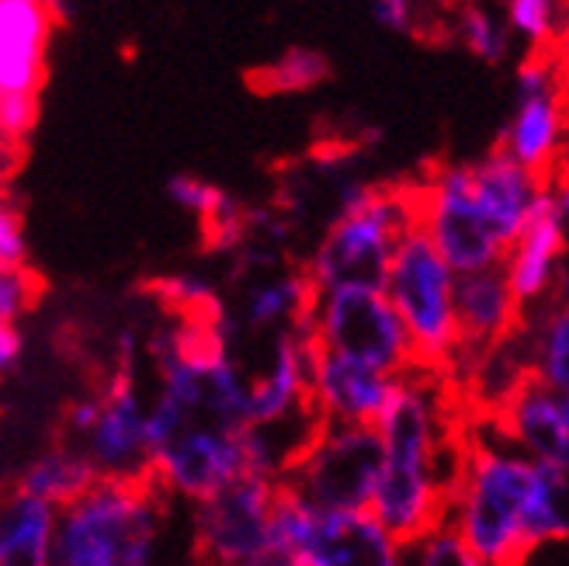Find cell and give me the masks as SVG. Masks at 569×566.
I'll return each instance as SVG.
<instances>
[{
    "label": "cell",
    "mask_w": 569,
    "mask_h": 566,
    "mask_svg": "<svg viewBox=\"0 0 569 566\" xmlns=\"http://www.w3.org/2000/svg\"><path fill=\"white\" fill-rule=\"evenodd\" d=\"M490 428L469 417L448 525L487 566H525L538 546L569 539V473L531 459L493 420Z\"/></svg>",
    "instance_id": "obj_1"
},
{
    "label": "cell",
    "mask_w": 569,
    "mask_h": 566,
    "mask_svg": "<svg viewBox=\"0 0 569 566\" xmlns=\"http://www.w3.org/2000/svg\"><path fill=\"white\" fill-rule=\"evenodd\" d=\"M167 490L153 479H108L60 512L52 566H160Z\"/></svg>",
    "instance_id": "obj_2"
},
{
    "label": "cell",
    "mask_w": 569,
    "mask_h": 566,
    "mask_svg": "<svg viewBox=\"0 0 569 566\" xmlns=\"http://www.w3.org/2000/svg\"><path fill=\"white\" fill-rule=\"evenodd\" d=\"M420 226L417 185H348L340 212L306 265L320 292L365 286L386 289L392 254L400 240Z\"/></svg>",
    "instance_id": "obj_3"
},
{
    "label": "cell",
    "mask_w": 569,
    "mask_h": 566,
    "mask_svg": "<svg viewBox=\"0 0 569 566\" xmlns=\"http://www.w3.org/2000/svg\"><path fill=\"white\" fill-rule=\"evenodd\" d=\"M455 281H459V275L445 261V254L438 250L431 234L423 226H413L392 254L386 296L407 324L417 365L445 376L455 373L462 351Z\"/></svg>",
    "instance_id": "obj_4"
},
{
    "label": "cell",
    "mask_w": 569,
    "mask_h": 566,
    "mask_svg": "<svg viewBox=\"0 0 569 566\" xmlns=\"http://www.w3.org/2000/svg\"><path fill=\"white\" fill-rule=\"evenodd\" d=\"M271 535L296 566H403L400 539L372 512H320L281 479Z\"/></svg>",
    "instance_id": "obj_5"
},
{
    "label": "cell",
    "mask_w": 569,
    "mask_h": 566,
    "mask_svg": "<svg viewBox=\"0 0 569 566\" xmlns=\"http://www.w3.org/2000/svg\"><path fill=\"white\" fill-rule=\"evenodd\" d=\"M382 473L386 441L376 424L327 420L284 484L320 512H372Z\"/></svg>",
    "instance_id": "obj_6"
},
{
    "label": "cell",
    "mask_w": 569,
    "mask_h": 566,
    "mask_svg": "<svg viewBox=\"0 0 569 566\" xmlns=\"http://www.w3.org/2000/svg\"><path fill=\"white\" fill-rule=\"evenodd\" d=\"M306 327L323 348L376 365L389 376H407L420 369L407 324L396 314L386 289L345 286L320 292Z\"/></svg>",
    "instance_id": "obj_7"
},
{
    "label": "cell",
    "mask_w": 569,
    "mask_h": 566,
    "mask_svg": "<svg viewBox=\"0 0 569 566\" xmlns=\"http://www.w3.org/2000/svg\"><path fill=\"white\" fill-rule=\"evenodd\" d=\"M420 226L431 234L455 275L487 271L507 261L510 247L497 237L490 219L482 216L476 202L469 163H445L431 167V175H423Z\"/></svg>",
    "instance_id": "obj_8"
},
{
    "label": "cell",
    "mask_w": 569,
    "mask_h": 566,
    "mask_svg": "<svg viewBox=\"0 0 569 566\" xmlns=\"http://www.w3.org/2000/svg\"><path fill=\"white\" fill-rule=\"evenodd\" d=\"M98 417L77 445L94 459L108 479H153L150 410H142L136 389V337L126 334L119 365L98 389Z\"/></svg>",
    "instance_id": "obj_9"
},
{
    "label": "cell",
    "mask_w": 569,
    "mask_h": 566,
    "mask_svg": "<svg viewBox=\"0 0 569 566\" xmlns=\"http://www.w3.org/2000/svg\"><path fill=\"white\" fill-rule=\"evenodd\" d=\"M281 479L250 473L206 504H194V553L202 566H240L271 543Z\"/></svg>",
    "instance_id": "obj_10"
},
{
    "label": "cell",
    "mask_w": 569,
    "mask_h": 566,
    "mask_svg": "<svg viewBox=\"0 0 569 566\" xmlns=\"http://www.w3.org/2000/svg\"><path fill=\"white\" fill-rule=\"evenodd\" d=\"M264 473L250 428L243 431H184L153 451V476L167 494L206 504L237 479ZM268 476V473H264ZM278 479V476H274Z\"/></svg>",
    "instance_id": "obj_11"
},
{
    "label": "cell",
    "mask_w": 569,
    "mask_h": 566,
    "mask_svg": "<svg viewBox=\"0 0 569 566\" xmlns=\"http://www.w3.org/2000/svg\"><path fill=\"white\" fill-rule=\"evenodd\" d=\"M455 309H459L462 351L451 379H462L482 355L510 341L528 320V309L521 306L515 286H510L503 265L459 275V281H455Z\"/></svg>",
    "instance_id": "obj_12"
},
{
    "label": "cell",
    "mask_w": 569,
    "mask_h": 566,
    "mask_svg": "<svg viewBox=\"0 0 569 566\" xmlns=\"http://www.w3.org/2000/svg\"><path fill=\"white\" fill-rule=\"evenodd\" d=\"M309 345V396L330 424H379L396 376L323 348L302 324Z\"/></svg>",
    "instance_id": "obj_13"
},
{
    "label": "cell",
    "mask_w": 569,
    "mask_h": 566,
    "mask_svg": "<svg viewBox=\"0 0 569 566\" xmlns=\"http://www.w3.org/2000/svg\"><path fill=\"white\" fill-rule=\"evenodd\" d=\"M566 258H569V222L559 209L556 191L546 188L538 206L531 209L528 226L503 261L510 286H515L528 314L535 306L552 302Z\"/></svg>",
    "instance_id": "obj_14"
},
{
    "label": "cell",
    "mask_w": 569,
    "mask_h": 566,
    "mask_svg": "<svg viewBox=\"0 0 569 566\" xmlns=\"http://www.w3.org/2000/svg\"><path fill=\"white\" fill-rule=\"evenodd\" d=\"M490 420L531 459L569 473V400L552 393L546 383L528 376Z\"/></svg>",
    "instance_id": "obj_15"
},
{
    "label": "cell",
    "mask_w": 569,
    "mask_h": 566,
    "mask_svg": "<svg viewBox=\"0 0 569 566\" xmlns=\"http://www.w3.org/2000/svg\"><path fill=\"white\" fill-rule=\"evenodd\" d=\"M56 0H0V98H39Z\"/></svg>",
    "instance_id": "obj_16"
},
{
    "label": "cell",
    "mask_w": 569,
    "mask_h": 566,
    "mask_svg": "<svg viewBox=\"0 0 569 566\" xmlns=\"http://www.w3.org/2000/svg\"><path fill=\"white\" fill-rule=\"evenodd\" d=\"M469 167H472V191L482 216L490 219V226L507 247H515V240L531 219V209L538 206V198H542L549 185L542 178H535L528 167H521L500 147H493L487 157Z\"/></svg>",
    "instance_id": "obj_17"
},
{
    "label": "cell",
    "mask_w": 569,
    "mask_h": 566,
    "mask_svg": "<svg viewBox=\"0 0 569 566\" xmlns=\"http://www.w3.org/2000/svg\"><path fill=\"white\" fill-rule=\"evenodd\" d=\"M101 479L94 459L83 451V445L63 438L49 445L42 456H36L28 463L18 479H14V490L28 494V497H39L52 507H70L73 500H80L94 484Z\"/></svg>",
    "instance_id": "obj_18"
},
{
    "label": "cell",
    "mask_w": 569,
    "mask_h": 566,
    "mask_svg": "<svg viewBox=\"0 0 569 566\" xmlns=\"http://www.w3.org/2000/svg\"><path fill=\"white\" fill-rule=\"evenodd\" d=\"M56 528L60 507L14 490L0 525V566H52Z\"/></svg>",
    "instance_id": "obj_19"
},
{
    "label": "cell",
    "mask_w": 569,
    "mask_h": 566,
    "mask_svg": "<svg viewBox=\"0 0 569 566\" xmlns=\"http://www.w3.org/2000/svg\"><path fill=\"white\" fill-rule=\"evenodd\" d=\"M528 320H535L528 334L531 376L569 400V306L546 302L542 314H528Z\"/></svg>",
    "instance_id": "obj_20"
},
{
    "label": "cell",
    "mask_w": 569,
    "mask_h": 566,
    "mask_svg": "<svg viewBox=\"0 0 569 566\" xmlns=\"http://www.w3.org/2000/svg\"><path fill=\"white\" fill-rule=\"evenodd\" d=\"M330 77V63L327 56L317 49H289L284 56H278L274 63L261 67L258 73H250V88L261 95H302L320 88V83Z\"/></svg>",
    "instance_id": "obj_21"
},
{
    "label": "cell",
    "mask_w": 569,
    "mask_h": 566,
    "mask_svg": "<svg viewBox=\"0 0 569 566\" xmlns=\"http://www.w3.org/2000/svg\"><path fill=\"white\" fill-rule=\"evenodd\" d=\"M455 36L459 42L487 63H500L510 46V21L497 18V11L482 0H459L455 4Z\"/></svg>",
    "instance_id": "obj_22"
},
{
    "label": "cell",
    "mask_w": 569,
    "mask_h": 566,
    "mask_svg": "<svg viewBox=\"0 0 569 566\" xmlns=\"http://www.w3.org/2000/svg\"><path fill=\"white\" fill-rule=\"evenodd\" d=\"M507 21L531 49L569 42V0H507Z\"/></svg>",
    "instance_id": "obj_23"
},
{
    "label": "cell",
    "mask_w": 569,
    "mask_h": 566,
    "mask_svg": "<svg viewBox=\"0 0 569 566\" xmlns=\"http://www.w3.org/2000/svg\"><path fill=\"white\" fill-rule=\"evenodd\" d=\"M403 566H487L451 525L420 535L417 543L403 546Z\"/></svg>",
    "instance_id": "obj_24"
},
{
    "label": "cell",
    "mask_w": 569,
    "mask_h": 566,
    "mask_svg": "<svg viewBox=\"0 0 569 566\" xmlns=\"http://www.w3.org/2000/svg\"><path fill=\"white\" fill-rule=\"evenodd\" d=\"M42 299V278L21 265L0 271V324H21Z\"/></svg>",
    "instance_id": "obj_25"
},
{
    "label": "cell",
    "mask_w": 569,
    "mask_h": 566,
    "mask_svg": "<svg viewBox=\"0 0 569 566\" xmlns=\"http://www.w3.org/2000/svg\"><path fill=\"white\" fill-rule=\"evenodd\" d=\"M39 122V98H24V95H4L0 98V136H4V150L21 157L24 143L32 139Z\"/></svg>",
    "instance_id": "obj_26"
},
{
    "label": "cell",
    "mask_w": 569,
    "mask_h": 566,
    "mask_svg": "<svg viewBox=\"0 0 569 566\" xmlns=\"http://www.w3.org/2000/svg\"><path fill=\"white\" fill-rule=\"evenodd\" d=\"M28 265V240H24V219L14 202L0 209V268H21Z\"/></svg>",
    "instance_id": "obj_27"
},
{
    "label": "cell",
    "mask_w": 569,
    "mask_h": 566,
    "mask_svg": "<svg viewBox=\"0 0 569 566\" xmlns=\"http://www.w3.org/2000/svg\"><path fill=\"white\" fill-rule=\"evenodd\" d=\"M376 21L392 32H413L417 21V0H372Z\"/></svg>",
    "instance_id": "obj_28"
},
{
    "label": "cell",
    "mask_w": 569,
    "mask_h": 566,
    "mask_svg": "<svg viewBox=\"0 0 569 566\" xmlns=\"http://www.w3.org/2000/svg\"><path fill=\"white\" fill-rule=\"evenodd\" d=\"M21 355H24L21 327L18 324H0V369L11 376L18 365H21Z\"/></svg>",
    "instance_id": "obj_29"
},
{
    "label": "cell",
    "mask_w": 569,
    "mask_h": 566,
    "mask_svg": "<svg viewBox=\"0 0 569 566\" xmlns=\"http://www.w3.org/2000/svg\"><path fill=\"white\" fill-rule=\"evenodd\" d=\"M552 302H562V306H569V258H566V265H562V275H559V286H556V296H552Z\"/></svg>",
    "instance_id": "obj_30"
}]
</instances>
